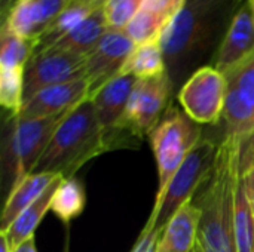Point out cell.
<instances>
[{
	"mask_svg": "<svg viewBox=\"0 0 254 252\" xmlns=\"http://www.w3.org/2000/svg\"><path fill=\"white\" fill-rule=\"evenodd\" d=\"M246 0H186L159 37L167 73L176 86L188 73L217 53L237 12Z\"/></svg>",
	"mask_w": 254,
	"mask_h": 252,
	"instance_id": "cell-1",
	"label": "cell"
},
{
	"mask_svg": "<svg viewBox=\"0 0 254 252\" xmlns=\"http://www.w3.org/2000/svg\"><path fill=\"white\" fill-rule=\"evenodd\" d=\"M240 177V138L225 134L213 172L195 202L201 218L193 252H237L234 202Z\"/></svg>",
	"mask_w": 254,
	"mask_h": 252,
	"instance_id": "cell-2",
	"label": "cell"
},
{
	"mask_svg": "<svg viewBox=\"0 0 254 252\" xmlns=\"http://www.w3.org/2000/svg\"><path fill=\"white\" fill-rule=\"evenodd\" d=\"M109 144V137L95 116L94 104L91 98H86L58 125L34 172H52L70 178L86 162L107 151Z\"/></svg>",
	"mask_w": 254,
	"mask_h": 252,
	"instance_id": "cell-3",
	"label": "cell"
},
{
	"mask_svg": "<svg viewBox=\"0 0 254 252\" xmlns=\"http://www.w3.org/2000/svg\"><path fill=\"white\" fill-rule=\"evenodd\" d=\"M219 146L208 138H201L199 143L188 154L186 160L170 181L162 198L155 202L152 214L146 223L147 229L164 232L176 212L192 201L195 193L208 181Z\"/></svg>",
	"mask_w": 254,
	"mask_h": 252,
	"instance_id": "cell-4",
	"label": "cell"
},
{
	"mask_svg": "<svg viewBox=\"0 0 254 252\" xmlns=\"http://www.w3.org/2000/svg\"><path fill=\"white\" fill-rule=\"evenodd\" d=\"M149 137L159 174V187L155 198V202H158L188 154L202 138V134L198 123L185 111L170 107Z\"/></svg>",
	"mask_w": 254,
	"mask_h": 252,
	"instance_id": "cell-5",
	"label": "cell"
},
{
	"mask_svg": "<svg viewBox=\"0 0 254 252\" xmlns=\"http://www.w3.org/2000/svg\"><path fill=\"white\" fill-rule=\"evenodd\" d=\"M67 113L39 120L9 119V131L3 140V163L10 172L12 186L34 172L39 159Z\"/></svg>",
	"mask_w": 254,
	"mask_h": 252,
	"instance_id": "cell-6",
	"label": "cell"
},
{
	"mask_svg": "<svg viewBox=\"0 0 254 252\" xmlns=\"http://www.w3.org/2000/svg\"><path fill=\"white\" fill-rule=\"evenodd\" d=\"M174 89L168 73L137 79L127 110L115 131H128L131 135H150L161 122V114Z\"/></svg>",
	"mask_w": 254,
	"mask_h": 252,
	"instance_id": "cell-7",
	"label": "cell"
},
{
	"mask_svg": "<svg viewBox=\"0 0 254 252\" xmlns=\"http://www.w3.org/2000/svg\"><path fill=\"white\" fill-rule=\"evenodd\" d=\"M226 91V76L214 65H202L182 85L179 101L193 122L211 125L223 116Z\"/></svg>",
	"mask_w": 254,
	"mask_h": 252,
	"instance_id": "cell-8",
	"label": "cell"
},
{
	"mask_svg": "<svg viewBox=\"0 0 254 252\" xmlns=\"http://www.w3.org/2000/svg\"><path fill=\"white\" fill-rule=\"evenodd\" d=\"M82 77H85V56L55 46L36 50L24 68V102L42 89Z\"/></svg>",
	"mask_w": 254,
	"mask_h": 252,
	"instance_id": "cell-9",
	"label": "cell"
},
{
	"mask_svg": "<svg viewBox=\"0 0 254 252\" xmlns=\"http://www.w3.org/2000/svg\"><path fill=\"white\" fill-rule=\"evenodd\" d=\"M134 48L135 43L124 30H107L94 50L85 56V79L89 83V98L122 73Z\"/></svg>",
	"mask_w": 254,
	"mask_h": 252,
	"instance_id": "cell-10",
	"label": "cell"
},
{
	"mask_svg": "<svg viewBox=\"0 0 254 252\" xmlns=\"http://www.w3.org/2000/svg\"><path fill=\"white\" fill-rule=\"evenodd\" d=\"M86 98H89V83L85 77H82L42 89L24 102L19 114L15 117L24 120H39L58 116L70 111Z\"/></svg>",
	"mask_w": 254,
	"mask_h": 252,
	"instance_id": "cell-11",
	"label": "cell"
},
{
	"mask_svg": "<svg viewBox=\"0 0 254 252\" xmlns=\"http://www.w3.org/2000/svg\"><path fill=\"white\" fill-rule=\"evenodd\" d=\"M254 52V13L250 0L237 12L216 56L214 67L226 74Z\"/></svg>",
	"mask_w": 254,
	"mask_h": 252,
	"instance_id": "cell-12",
	"label": "cell"
},
{
	"mask_svg": "<svg viewBox=\"0 0 254 252\" xmlns=\"http://www.w3.org/2000/svg\"><path fill=\"white\" fill-rule=\"evenodd\" d=\"M68 0H16L3 15V25L21 37L36 40Z\"/></svg>",
	"mask_w": 254,
	"mask_h": 252,
	"instance_id": "cell-13",
	"label": "cell"
},
{
	"mask_svg": "<svg viewBox=\"0 0 254 252\" xmlns=\"http://www.w3.org/2000/svg\"><path fill=\"white\" fill-rule=\"evenodd\" d=\"M135 82L137 77L132 74H118L91 97L95 116L107 137L116 129L119 120L122 119Z\"/></svg>",
	"mask_w": 254,
	"mask_h": 252,
	"instance_id": "cell-14",
	"label": "cell"
},
{
	"mask_svg": "<svg viewBox=\"0 0 254 252\" xmlns=\"http://www.w3.org/2000/svg\"><path fill=\"white\" fill-rule=\"evenodd\" d=\"M199 218V206L193 201L185 203L162 232L156 245V252H193Z\"/></svg>",
	"mask_w": 254,
	"mask_h": 252,
	"instance_id": "cell-15",
	"label": "cell"
},
{
	"mask_svg": "<svg viewBox=\"0 0 254 252\" xmlns=\"http://www.w3.org/2000/svg\"><path fill=\"white\" fill-rule=\"evenodd\" d=\"M58 175L60 174L52 172H31L30 175L24 177L21 181L13 184L10 187V193L1 212V232H4L24 209L34 203Z\"/></svg>",
	"mask_w": 254,
	"mask_h": 252,
	"instance_id": "cell-16",
	"label": "cell"
},
{
	"mask_svg": "<svg viewBox=\"0 0 254 252\" xmlns=\"http://www.w3.org/2000/svg\"><path fill=\"white\" fill-rule=\"evenodd\" d=\"M63 181H64V177L60 174L52 181V184L45 190V193L34 203H31L27 209H24L4 232H1L7 238L12 251H15L22 242H25L27 239L34 236V232H36L37 226L40 224L42 218L45 217L48 209H51L52 198H54L58 186Z\"/></svg>",
	"mask_w": 254,
	"mask_h": 252,
	"instance_id": "cell-17",
	"label": "cell"
},
{
	"mask_svg": "<svg viewBox=\"0 0 254 252\" xmlns=\"http://www.w3.org/2000/svg\"><path fill=\"white\" fill-rule=\"evenodd\" d=\"M107 30L109 25L104 15V9L100 7L94 10L88 18H85L79 25H76L70 33H67L63 39H60L54 46L86 56L100 43Z\"/></svg>",
	"mask_w": 254,
	"mask_h": 252,
	"instance_id": "cell-18",
	"label": "cell"
},
{
	"mask_svg": "<svg viewBox=\"0 0 254 252\" xmlns=\"http://www.w3.org/2000/svg\"><path fill=\"white\" fill-rule=\"evenodd\" d=\"M97 9L100 7L95 4L94 0H68V3L49 24V27L34 40V52L54 46L60 39H63Z\"/></svg>",
	"mask_w": 254,
	"mask_h": 252,
	"instance_id": "cell-19",
	"label": "cell"
},
{
	"mask_svg": "<svg viewBox=\"0 0 254 252\" xmlns=\"http://www.w3.org/2000/svg\"><path fill=\"white\" fill-rule=\"evenodd\" d=\"M167 73L165 58L159 40L135 45L121 74H132L137 79H149Z\"/></svg>",
	"mask_w": 254,
	"mask_h": 252,
	"instance_id": "cell-20",
	"label": "cell"
},
{
	"mask_svg": "<svg viewBox=\"0 0 254 252\" xmlns=\"http://www.w3.org/2000/svg\"><path fill=\"white\" fill-rule=\"evenodd\" d=\"M223 117L226 123V135L241 140L254 132V108L231 85H228L226 91Z\"/></svg>",
	"mask_w": 254,
	"mask_h": 252,
	"instance_id": "cell-21",
	"label": "cell"
},
{
	"mask_svg": "<svg viewBox=\"0 0 254 252\" xmlns=\"http://www.w3.org/2000/svg\"><path fill=\"white\" fill-rule=\"evenodd\" d=\"M85 202L86 196L80 181L74 177L64 178L52 198L51 211L67 226L83 212Z\"/></svg>",
	"mask_w": 254,
	"mask_h": 252,
	"instance_id": "cell-22",
	"label": "cell"
},
{
	"mask_svg": "<svg viewBox=\"0 0 254 252\" xmlns=\"http://www.w3.org/2000/svg\"><path fill=\"white\" fill-rule=\"evenodd\" d=\"M234 230L237 252H254V212L241 177L235 189Z\"/></svg>",
	"mask_w": 254,
	"mask_h": 252,
	"instance_id": "cell-23",
	"label": "cell"
},
{
	"mask_svg": "<svg viewBox=\"0 0 254 252\" xmlns=\"http://www.w3.org/2000/svg\"><path fill=\"white\" fill-rule=\"evenodd\" d=\"M36 42L21 37L1 25L0 33V68L25 67L34 53Z\"/></svg>",
	"mask_w": 254,
	"mask_h": 252,
	"instance_id": "cell-24",
	"label": "cell"
},
{
	"mask_svg": "<svg viewBox=\"0 0 254 252\" xmlns=\"http://www.w3.org/2000/svg\"><path fill=\"white\" fill-rule=\"evenodd\" d=\"M24 68H0V104L9 119L18 116L24 104Z\"/></svg>",
	"mask_w": 254,
	"mask_h": 252,
	"instance_id": "cell-25",
	"label": "cell"
},
{
	"mask_svg": "<svg viewBox=\"0 0 254 252\" xmlns=\"http://www.w3.org/2000/svg\"><path fill=\"white\" fill-rule=\"evenodd\" d=\"M186 0H144L138 16L159 34L183 9Z\"/></svg>",
	"mask_w": 254,
	"mask_h": 252,
	"instance_id": "cell-26",
	"label": "cell"
},
{
	"mask_svg": "<svg viewBox=\"0 0 254 252\" xmlns=\"http://www.w3.org/2000/svg\"><path fill=\"white\" fill-rule=\"evenodd\" d=\"M144 0H109L103 9L112 30H124L141 9Z\"/></svg>",
	"mask_w": 254,
	"mask_h": 252,
	"instance_id": "cell-27",
	"label": "cell"
},
{
	"mask_svg": "<svg viewBox=\"0 0 254 252\" xmlns=\"http://www.w3.org/2000/svg\"><path fill=\"white\" fill-rule=\"evenodd\" d=\"M228 85L234 86L254 108V52L226 74Z\"/></svg>",
	"mask_w": 254,
	"mask_h": 252,
	"instance_id": "cell-28",
	"label": "cell"
},
{
	"mask_svg": "<svg viewBox=\"0 0 254 252\" xmlns=\"http://www.w3.org/2000/svg\"><path fill=\"white\" fill-rule=\"evenodd\" d=\"M254 168V132L240 140V172L241 175Z\"/></svg>",
	"mask_w": 254,
	"mask_h": 252,
	"instance_id": "cell-29",
	"label": "cell"
},
{
	"mask_svg": "<svg viewBox=\"0 0 254 252\" xmlns=\"http://www.w3.org/2000/svg\"><path fill=\"white\" fill-rule=\"evenodd\" d=\"M161 232L144 227L138 241L135 242L131 252H156V245L161 238Z\"/></svg>",
	"mask_w": 254,
	"mask_h": 252,
	"instance_id": "cell-30",
	"label": "cell"
},
{
	"mask_svg": "<svg viewBox=\"0 0 254 252\" xmlns=\"http://www.w3.org/2000/svg\"><path fill=\"white\" fill-rule=\"evenodd\" d=\"M241 180H243V186L246 189L247 198L250 201V205H252L254 212V168L250 169V171H247L246 174H243Z\"/></svg>",
	"mask_w": 254,
	"mask_h": 252,
	"instance_id": "cell-31",
	"label": "cell"
},
{
	"mask_svg": "<svg viewBox=\"0 0 254 252\" xmlns=\"http://www.w3.org/2000/svg\"><path fill=\"white\" fill-rule=\"evenodd\" d=\"M13 252H37L36 242H34V236H31L30 239H27L25 242H22Z\"/></svg>",
	"mask_w": 254,
	"mask_h": 252,
	"instance_id": "cell-32",
	"label": "cell"
},
{
	"mask_svg": "<svg viewBox=\"0 0 254 252\" xmlns=\"http://www.w3.org/2000/svg\"><path fill=\"white\" fill-rule=\"evenodd\" d=\"M0 252H13L10 245H9L7 238L3 233H0Z\"/></svg>",
	"mask_w": 254,
	"mask_h": 252,
	"instance_id": "cell-33",
	"label": "cell"
},
{
	"mask_svg": "<svg viewBox=\"0 0 254 252\" xmlns=\"http://www.w3.org/2000/svg\"><path fill=\"white\" fill-rule=\"evenodd\" d=\"M16 0H0V3H1V12H3V15L9 10V7L15 3Z\"/></svg>",
	"mask_w": 254,
	"mask_h": 252,
	"instance_id": "cell-34",
	"label": "cell"
},
{
	"mask_svg": "<svg viewBox=\"0 0 254 252\" xmlns=\"http://www.w3.org/2000/svg\"><path fill=\"white\" fill-rule=\"evenodd\" d=\"M250 3H252V7H253V13H254V0H250Z\"/></svg>",
	"mask_w": 254,
	"mask_h": 252,
	"instance_id": "cell-35",
	"label": "cell"
}]
</instances>
